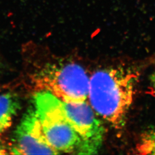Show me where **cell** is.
<instances>
[{"label": "cell", "instance_id": "obj_1", "mask_svg": "<svg viewBox=\"0 0 155 155\" xmlns=\"http://www.w3.org/2000/svg\"><path fill=\"white\" fill-rule=\"evenodd\" d=\"M137 75L124 68L97 71L90 78V104L98 116L116 129L124 127L133 102Z\"/></svg>", "mask_w": 155, "mask_h": 155}, {"label": "cell", "instance_id": "obj_2", "mask_svg": "<svg viewBox=\"0 0 155 155\" xmlns=\"http://www.w3.org/2000/svg\"><path fill=\"white\" fill-rule=\"evenodd\" d=\"M35 110L49 144L60 153L79 154L81 140L68 122L61 100L49 92L41 91L35 96Z\"/></svg>", "mask_w": 155, "mask_h": 155}, {"label": "cell", "instance_id": "obj_3", "mask_svg": "<svg viewBox=\"0 0 155 155\" xmlns=\"http://www.w3.org/2000/svg\"><path fill=\"white\" fill-rule=\"evenodd\" d=\"M37 87L66 102H83L89 95L90 78L82 67L74 63L53 64L40 72Z\"/></svg>", "mask_w": 155, "mask_h": 155}, {"label": "cell", "instance_id": "obj_4", "mask_svg": "<svg viewBox=\"0 0 155 155\" xmlns=\"http://www.w3.org/2000/svg\"><path fill=\"white\" fill-rule=\"evenodd\" d=\"M61 102L67 120L81 140L79 155L97 153L104 142L105 129L92 107L86 101Z\"/></svg>", "mask_w": 155, "mask_h": 155}, {"label": "cell", "instance_id": "obj_5", "mask_svg": "<svg viewBox=\"0 0 155 155\" xmlns=\"http://www.w3.org/2000/svg\"><path fill=\"white\" fill-rule=\"evenodd\" d=\"M12 153L18 155H55L59 153L49 144L35 110L23 117L14 136Z\"/></svg>", "mask_w": 155, "mask_h": 155}, {"label": "cell", "instance_id": "obj_6", "mask_svg": "<svg viewBox=\"0 0 155 155\" xmlns=\"http://www.w3.org/2000/svg\"><path fill=\"white\" fill-rule=\"evenodd\" d=\"M20 109V102L16 94H0V135L12 125L14 117Z\"/></svg>", "mask_w": 155, "mask_h": 155}, {"label": "cell", "instance_id": "obj_7", "mask_svg": "<svg viewBox=\"0 0 155 155\" xmlns=\"http://www.w3.org/2000/svg\"><path fill=\"white\" fill-rule=\"evenodd\" d=\"M140 155H155V128L143 133L136 147Z\"/></svg>", "mask_w": 155, "mask_h": 155}, {"label": "cell", "instance_id": "obj_8", "mask_svg": "<svg viewBox=\"0 0 155 155\" xmlns=\"http://www.w3.org/2000/svg\"><path fill=\"white\" fill-rule=\"evenodd\" d=\"M150 80H151V82L152 83L153 87L155 88V72L152 75V76L150 77Z\"/></svg>", "mask_w": 155, "mask_h": 155}, {"label": "cell", "instance_id": "obj_9", "mask_svg": "<svg viewBox=\"0 0 155 155\" xmlns=\"http://www.w3.org/2000/svg\"><path fill=\"white\" fill-rule=\"evenodd\" d=\"M6 150L0 145V155H4L5 154Z\"/></svg>", "mask_w": 155, "mask_h": 155}]
</instances>
